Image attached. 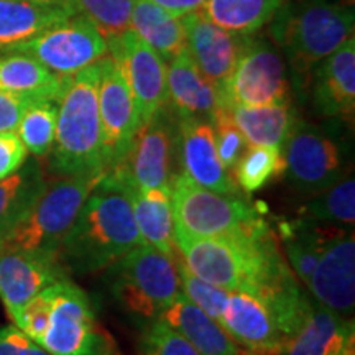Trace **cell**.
Here are the masks:
<instances>
[{
  "label": "cell",
  "instance_id": "1",
  "mask_svg": "<svg viewBox=\"0 0 355 355\" xmlns=\"http://www.w3.org/2000/svg\"><path fill=\"white\" fill-rule=\"evenodd\" d=\"M175 242L186 268L222 290L273 300L301 285L263 216L217 237H188L175 232Z\"/></svg>",
  "mask_w": 355,
  "mask_h": 355
},
{
  "label": "cell",
  "instance_id": "2",
  "mask_svg": "<svg viewBox=\"0 0 355 355\" xmlns=\"http://www.w3.org/2000/svg\"><path fill=\"white\" fill-rule=\"evenodd\" d=\"M144 242L130 202L117 181L104 175L91 191L60 248L66 270L96 273Z\"/></svg>",
  "mask_w": 355,
  "mask_h": 355
},
{
  "label": "cell",
  "instance_id": "3",
  "mask_svg": "<svg viewBox=\"0 0 355 355\" xmlns=\"http://www.w3.org/2000/svg\"><path fill=\"white\" fill-rule=\"evenodd\" d=\"M99 61L68 76L56 99L51 170L58 176H104L102 127L97 102Z\"/></svg>",
  "mask_w": 355,
  "mask_h": 355
},
{
  "label": "cell",
  "instance_id": "4",
  "mask_svg": "<svg viewBox=\"0 0 355 355\" xmlns=\"http://www.w3.org/2000/svg\"><path fill=\"white\" fill-rule=\"evenodd\" d=\"M176 261L141 242L109 266L110 293L133 318L157 321L180 295Z\"/></svg>",
  "mask_w": 355,
  "mask_h": 355
},
{
  "label": "cell",
  "instance_id": "5",
  "mask_svg": "<svg viewBox=\"0 0 355 355\" xmlns=\"http://www.w3.org/2000/svg\"><path fill=\"white\" fill-rule=\"evenodd\" d=\"M101 180L102 176H60L46 183L28 214L0 242V248L60 255L66 234Z\"/></svg>",
  "mask_w": 355,
  "mask_h": 355
},
{
  "label": "cell",
  "instance_id": "6",
  "mask_svg": "<svg viewBox=\"0 0 355 355\" xmlns=\"http://www.w3.org/2000/svg\"><path fill=\"white\" fill-rule=\"evenodd\" d=\"M354 10L340 3H308L286 13L275 25V38L300 76L311 71L354 37Z\"/></svg>",
  "mask_w": 355,
  "mask_h": 355
},
{
  "label": "cell",
  "instance_id": "7",
  "mask_svg": "<svg viewBox=\"0 0 355 355\" xmlns=\"http://www.w3.org/2000/svg\"><path fill=\"white\" fill-rule=\"evenodd\" d=\"M175 232L188 237L230 234L261 217L245 194H220L201 188L180 173L170 188Z\"/></svg>",
  "mask_w": 355,
  "mask_h": 355
},
{
  "label": "cell",
  "instance_id": "8",
  "mask_svg": "<svg viewBox=\"0 0 355 355\" xmlns=\"http://www.w3.org/2000/svg\"><path fill=\"white\" fill-rule=\"evenodd\" d=\"M51 355H117V345L97 321L87 295L69 278L53 283L50 326L38 343Z\"/></svg>",
  "mask_w": 355,
  "mask_h": 355
},
{
  "label": "cell",
  "instance_id": "9",
  "mask_svg": "<svg viewBox=\"0 0 355 355\" xmlns=\"http://www.w3.org/2000/svg\"><path fill=\"white\" fill-rule=\"evenodd\" d=\"M168 104L141 123L125 162L115 168L125 173L141 189L170 193L171 183L181 173L180 119Z\"/></svg>",
  "mask_w": 355,
  "mask_h": 355
},
{
  "label": "cell",
  "instance_id": "10",
  "mask_svg": "<svg viewBox=\"0 0 355 355\" xmlns=\"http://www.w3.org/2000/svg\"><path fill=\"white\" fill-rule=\"evenodd\" d=\"M7 51L32 56L51 73L66 78L107 56L109 48L96 25L76 13Z\"/></svg>",
  "mask_w": 355,
  "mask_h": 355
},
{
  "label": "cell",
  "instance_id": "11",
  "mask_svg": "<svg viewBox=\"0 0 355 355\" xmlns=\"http://www.w3.org/2000/svg\"><path fill=\"white\" fill-rule=\"evenodd\" d=\"M101 74L97 84V102L102 127V153L105 173L125 162L140 119L127 74L114 56L99 60Z\"/></svg>",
  "mask_w": 355,
  "mask_h": 355
},
{
  "label": "cell",
  "instance_id": "12",
  "mask_svg": "<svg viewBox=\"0 0 355 355\" xmlns=\"http://www.w3.org/2000/svg\"><path fill=\"white\" fill-rule=\"evenodd\" d=\"M220 94L224 105L259 107L290 102V83L282 56L268 44L247 38Z\"/></svg>",
  "mask_w": 355,
  "mask_h": 355
},
{
  "label": "cell",
  "instance_id": "13",
  "mask_svg": "<svg viewBox=\"0 0 355 355\" xmlns=\"http://www.w3.org/2000/svg\"><path fill=\"white\" fill-rule=\"evenodd\" d=\"M282 155L285 162L283 175L296 189L311 196L347 173L340 145L321 128L309 123L295 122Z\"/></svg>",
  "mask_w": 355,
  "mask_h": 355
},
{
  "label": "cell",
  "instance_id": "14",
  "mask_svg": "<svg viewBox=\"0 0 355 355\" xmlns=\"http://www.w3.org/2000/svg\"><path fill=\"white\" fill-rule=\"evenodd\" d=\"M105 42L110 56L125 71L141 125L168 104V66L132 30Z\"/></svg>",
  "mask_w": 355,
  "mask_h": 355
},
{
  "label": "cell",
  "instance_id": "15",
  "mask_svg": "<svg viewBox=\"0 0 355 355\" xmlns=\"http://www.w3.org/2000/svg\"><path fill=\"white\" fill-rule=\"evenodd\" d=\"M219 324L239 347L259 355H282L286 337L279 329L272 306L260 296L229 291Z\"/></svg>",
  "mask_w": 355,
  "mask_h": 355
},
{
  "label": "cell",
  "instance_id": "16",
  "mask_svg": "<svg viewBox=\"0 0 355 355\" xmlns=\"http://www.w3.org/2000/svg\"><path fill=\"white\" fill-rule=\"evenodd\" d=\"M316 303L349 318L355 304V241L352 227L339 229L324 247L308 282Z\"/></svg>",
  "mask_w": 355,
  "mask_h": 355
},
{
  "label": "cell",
  "instance_id": "17",
  "mask_svg": "<svg viewBox=\"0 0 355 355\" xmlns=\"http://www.w3.org/2000/svg\"><path fill=\"white\" fill-rule=\"evenodd\" d=\"M66 272L60 255L0 248V300L12 321L35 295L68 278Z\"/></svg>",
  "mask_w": 355,
  "mask_h": 355
},
{
  "label": "cell",
  "instance_id": "18",
  "mask_svg": "<svg viewBox=\"0 0 355 355\" xmlns=\"http://www.w3.org/2000/svg\"><path fill=\"white\" fill-rule=\"evenodd\" d=\"M180 162L181 173L201 188L220 194H245L222 165L209 119H180Z\"/></svg>",
  "mask_w": 355,
  "mask_h": 355
},
{
  "label": "cell",
  "instance_id": "19",
  "mask_svg": "<svg viewBox=\"0 0 355 355\" xmlns=\"http://www.w3.org/2000/svg\"><path fill=\"white\" fill-rule=\"evenodd\" d=\"M181 20L191 58L204 76L220 89L237 64L245 35L227 32L204 19L199 12L188 13Z\"/></svg>",
  "mask_w": 355,
  "mask_h": 355
},
{
  "label": "cell",
  "instance_id": "20",
  "mask_svg": "<svg viewBox=\"0 0 355 355\" xmlns=\"http://www.w3.org/2000/svg\"><path fill=\"white\" fill-rule=\"evenodd\" d=\"M314 107L327 119L352 122L355 114V40L349 38L339 50L314 68Z\"/></svg>",
  "mask_w": 355,
  "mask_h": 355
},
{
  "label": "cell",
  "instance_id": "21",
  "mask_svg": "<svg viewBox=\"0 0 355 355\" xmlns=\"http://www.w3.org/2000/svg\"><path fill=\"white\" fill-rule=\"evenodd\" d=\"M105 175L112 176L125 193L141 241L173 260L180 259L175 242L170 193L162 189H141L121 170L109 171Z\"/></svg>",
  "mask_w": 355,
  "mask_h": 355
},
{
  "label": "cell",
  "instance_id": "22",
  "mask_svg": "<svg viewBox=\"0 0 355 355\" xmlns=\"http://www.w3.org/2000/svg\"><path fill=\"white\" fill-rule=\"evenodd\" d=\"M282 355H355L354 321L314 301Z\"/></svg>",
  "mask_w": 355,
  "mask_h": 355
},
{
  "label": "cell",
  "instance_id": "23",
  "mask_svg": "<svg viewBox=\"0 0 355 355\" xmlns=\"http://www.w3.org/2000/svg\"><path fill=\"white\" fill-rule=\"evenodd\" d=\"M168 102L180 119H211L222 104L220 89L199 71L188 48L168 66Z\"/></svg>",
  "mask_w": 355,
  "mask_h": 355
},
{
  "label": "cell",
  "instance_id": "24",
  "mask_svg": "<svg viewBox=\"0 0 355 355\" xmlns=\"http://www.w3.org/2000/svg\"><path fill=\"white\" fill-rule=\"evenodd\" d=\"M158 321L180 332L199 355H239L242 352L219 321L191 303L183 293L173 300Z\"/></svg>",
  "mask_w": 355,
  "mask_h": 355
},
{
  "label": "cell",
  "instance_id": "25",
  "mask_svg": "<svg viewBox=\"0 0 355 355\" xmlns=\"http://www.w3.org/2000/svg\"><path fill=\"white\" fill-rule=\"evenodd\" d=\"M76 13L74 8L60 3L40 0H0V51L28 42Z\"/></svg>",
  "mask_w": 355,
  "mask_h": 355
},
{
  "label": "cell",
  "instance_id": "26",
  "mask_svg": "<svg viewBox=\"0 0 355 355\" xmlns=\"http://www.w3.org/2000/svg\"><path fill=\"white\" fill-rule=\"evenodd\" d=\"M339 229L343 227L322 224V222L303 216L293 220L279 222L278 232L283 245H285L286 259L290 261L293 273L301 283L308 285L324 247L339 232Z\"/></svg>",
  "mask_w": 355,
  "mask_h": 355
},
{
  "label": "cell",
  "instance_id": "27",
  "mask_svg": "<svg viewBox=\"0 0 355 355\" xmlns=\"http://www.w3.org/2000/svg\"><path fill=\"white\" fill-rule=\"evenodd\" d=\"M68 78V76H66ZM66 78L24 53L0 55V91L33 101H56Z\"/></svg>",
  "mask_w": 355,
  "mask_h": 355
},
{
  "label": "cell",
  "instance_id": "28",
  "mask_svg": "<svg viewBox=\"0 0 355 355\" xmlns=\"http://www.w3.org/2000/svg\"><path fill=\"white\" fill-rule=\"evenodd\" d=\"M130 30L165 61H171L188 48L181 17L173 15L152 0H133Z\"/></svg>",
  "mask_w": 355,
  "mask_h": 355
},
{
  "label": "cell",
  "instance_id": "29",
  "mask_svg": "<svg viewBox=\"0 0 355 355\" xmlns=\"http://www.w3.org/2000/svg\"><path fill=\"white\" fill-rule=\"evenodd\" d=\"M46 183L42 168L33 159H26L19 171L0 180V242L28 214Z\"/></svg>",
  "mask_w": 355,
  "mask_h": 355
},
{
  "label": "cell",
  "instance_id": "30",
  "mask_svg": "<svg viewBox=\"0 0 355 355\" xmlns=\"http://www.w3.org/2000/svg\"><path fill=\"white\" fill-rule=\"evenodd\" d=\"M229 109L235 125L241 128L248 145L272 146L282 150L290 135L295 117H293L290 102L275 105H225Z\"/></svg>",
  "mask_w": 355,
  "mask_h": 355
},
{
  "label": "cell",
  "instance_id": "31",
  "mask_svg": "<svg viewBox=\"0 0 355 355\" xmlns=\"http://www.w3.org/2000/svg\"><path fill=\"white\" fill-rule=\"evenodd\" d=\"M283 0H206L199 13L237 35H250L277 15Z\"/></svg>",
  "mask_w": 355,
  "mask_h": 355
},
{
  "label": "cell",
  "instance_id": "32",
  "mask_svg": "<svg viewBox=\"0 0 355 355\" xmlns=\"http://www.w3.org/2000/svg\"><path fill=\"white\" fill-rule=\"evenodd\" d=\"M300 216L337 227H354L355 180L352 173H344L336 183L313 194Z\"/></svg>",
  "mask_w": 355,
  "mask_h": 355
},
{
  "label": "cell",
  "instance_id": "33",
  "mask_svg": "<svg viewBox=\"0 0 355 355\" xmlns=\"http://www.w3.org/2000/svg\"><path fill=\"white\" fill-rule=\"evenodd\" d=\"M232 171L234 181L242 193H255L272 183L275 178L283 175L285 162H283L282 150L272 146L248 145Z\"/></svg>",
  "mask_w": 355,
  "mask_h": 355
},
{
  "label": "cell",
  "instance_id": "34",
  "mask_svg": "<svg viewBox=\"0 0 355 355\" xmlns=\"http://www.w3.org/2000/svg\"><path fill=\"white\" fill-rule=\"evenodd\" d=\"M56 101H37L21 115L17 133L25 148L37 158L51 153L56 133Z\"/></svg>",
  "mask_w": 355,
  "mask_h": 355
},
{
  "label": "cell",
  "instance_id": "35",
  "mask_svg": "<svg viewBox=\"0 0 355 355\" xmlns=\"http://www.w3.org/2000/svg\"><path fill=\"white\" fill-rule=\"evenodd\" d=\"M78 13L87 17L105 40L130 30L133 0H73Z\"/></svg>",
  "mask_w": 355,
  "mask_h": 355
},
{
  "label": "cell",
  "instance_id": "36",
  "mask_svg": "<svg viewBox=\"0 0 355 355\" xmlns=\"http://www.w3.org/2000/svg\"><path fill=\"white\" fill-rule=\"evenodd\" d=\"M209 121L222 165L225 166V170L232 171L243 152L248 148L245 137H243L241 128L235 125L232 115L225 105H219L211 115Z\"/></svg>",
  "mask_w": 355,
  "mask_h": 355
},
{
  "label": "cell",
  "instance_id": "37",
  "mask_svg": "<svg viewBox=\"0 0 355 355\" xmlns=\"http://www.w3.org/2000/svg\"><path fill=\"white\" fill-rule=\"evenodd\" d=\"M176 265L178 272H180V285L183 288V295L191 303L196 304L199 309L209 314L212 319L219 321L222 309H224L225 301H227L229 291L198 278L196 275H193L186 268L181 259H178Z\"/></svg>",
  "mask_w": 355,
  "mask_h": 355
},
{
  "label": "cell",
  "instance_id": "38",
  "mask_svg": "<svg viewBox=\"0 0 355 355\" xmlns=\"http://www.w3.org/2000/svg\"><path fill=\"white\" fill-rule=\"evenodd\" d=\"M140 352L141 355H199L180 332L158 319L145 324L140 336Z\"/></svg>",
  "mask_w": 355,
  "mask_h": 355
},
{
  "label": "cell",
  "instance_id": "39",
  "mask_svg": "<svg viewBox=\"0 0 355 355\" xmlns=\"http://www.w3.org/2000/svg\"><path fill=\"white\" fill-rule=\"evenodd\" d=\"M53 309V285L44 288L38 295H35L32 300L19 311L17 318L13 319L15 326L20 331H24L26 336H30L35 343H40L42 337L50 326Z\"/></svg>",
  "mask_w": 355,
  "mask_h": 355
},
{
  "label": "cell",
  "instance_id": "40",
  "mask_svg": "<svg viewBox=\"0 0 355 355\" xmlns=\"http://www.w3.org/2000/svg\"><path fill=\"white\" fill-rule=\"evenodd\" d=\"M28 157V150L17 132L0 133V180L19 171Z\"/></svg>",
  "mask_w": 355,
  "mask_h": 355
},
{
  "label": "cell",
  "instance_id": "41",
  "mask_svg": "<svg viewBox=\"0 0 355 355\" xmlns=\"http://www.w3.org/2000/svg\"><path fill=\"white\" fill-rule=\"evenodd\" d=\"M0 355H51L17 326L0 327Z\"/></svg>",
  "mask_w": 355,
  "mask_h": 355
},
{
  "label": "cell",
  "instance_id": "42",
  "mask_svg": "<svg viewBox=\"0 0 355 355\" xmlns=\"http://www.w3.org/2000/svg\"><path fill=\"white\" fill-rule=\"evenodd\" d=\"M33 102L37 101L0 91V133L15 132L17 127H19L21 115H24L25 110L28 109Z\"/></svg>",
  "mask_w": 355,
  "mask_h": 355
},
{
  "label": "cell",
  "instance_id": "43",
  "mask_svg": "<svg viewBox=\"0 0 355 355\" xmlns=\"http://www.w3.org/2000/svg\"><path fill=\"white\" fill-rule=\"evenodd\" d=\"M152 2H155L162 8H165V10L173 13V15L184 17L188 13L198 12L206 0H152Z\"/></svg>",
  "mask_w": 355,
  "mask_h": 355
},
{
  "label": "cell",
  "instance_id": "44",
  "mask_svg": "<svg viewBox=\"0 0 355 355\" xmlns=\"http://www.w3.org/2000/svg\"><path fill=\"white\" fill-rule=\"evenodd\" d=\"M40 2H50V3H60V6H66V7H71L76 10V7H74V2L73 0H40ZM78 12V10H76Z\"/></svg>",
  "mask_w": 355,
  "mask_h": 355
},
{
  "label": "cell",
  "instance_id": "45",
  "mask_svg": "<svg viewBox=\"0 0 355 355\" xmlns=\"http://www.w3.org/2000/svg\"><path fill=\"white\" fill-rule=\"evenodd\" d=\"M239 355H259V354H252V352H241Z\"/></svg>",
  "mask_w": 355,
  "mask_h": 355
}]
</instances>
